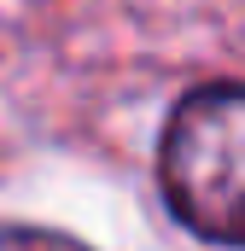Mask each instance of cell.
I'll return each instance as SVG.
<instances>
[{
  "label": "cell",
  "instance_id": "cell-1",
  "mask_svg": "<svg viewBox=\"0 0 245 251\" xmlns=\"http://www.w3.org/2000/svg\"><path fill=\"white\" fill-rule=\"evenodd\" d=\"M170 210L216 246H245V88L216 82L175 105L158 152Z\"/></svg>",
  "mask_w": 245,
  "mask_h": 251
},
{
  "label": "cell",
  "instance_id": "cell-2",
  "mask_svg": "<svg viewBox=\"0 0 245 251\" xmlns=\"http://www.w3.org/2000/svg\"><path fill=\"white\" fill-rule=\"evenodd\" d=\"M0 251H88L82 240H64V234H47V228H6L0 234Z\"/></svg>",
  "mask_w": 245,
  "mask_h": 251
}]
</instances>
